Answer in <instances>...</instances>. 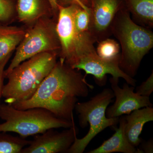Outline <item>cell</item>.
<instances>
[{
  "label": "cell",
  "mask_w": 153,
  "mask_h": 153,
  "mask_svg": "<svg viewBox=\"0 0 153 153\" xmlns=\"http://www.w3.org/2000/svg\"><path fill=\"white\" fill-rule=\"evenodd\" d=\"M79 71L60 59L31 98L11 105L19 110L42 108L71 121L78 97H86L94 88Z\"/></svg>",
  "instance_id": "obj_1"
},
{
  "label": "cell",
  "mask_w": 153,
  "mask_h": 153,
  "mask_svg": "<svg viewBox=\"0 0 153 153\" xmlns=\"http://www.w3.org/2000/svg\"><path fill=\"white\" fill-rule=\"evenodd\" d=\"M111 32L118 40L121 48L120 67L134 78L143 58L152 48L153 33L149 28L136 24L125 6L116 15Z\"/></svg>",
  "instance_id": "obj_2"
},
{
  "label": "cell",
  "mask_w": 153,
  "mask_h": 153,
  "mask_svg": "<svg viewBox=\"0 0 153 153\" xmlns=\"http://www.w3.org/2000/svg\"><path fill=\"white\" fill-rule=\"evenodd\" d=\"M58 53L43 52L23 61L5 76L3 86L5 102L13 104L30 99L57 63Z\"/></svg>",
  "instance_id": "obj_3"
},
{
  "label": "cell",
  "mask_w": 153,
  "mask_h": 153,
  "mask_svg": "<svg viewBox=\"0 0 153 153\" xmlns=\"http://www.w3.org/2000/svg\"><path fill=\"white\" fill-rule=\"evenodd\" d=\"M0 118L5 122L0 124V132L16 133L26 138L43 133L51 128H68L74 124L57 117L51 111L42 108L25 110L15 108L12 105H0Z\"/></svg>",
  "instance_id": "obj_4"
},
{
  "label": "cell",
  "mask_w": 153,
  "mask_h": 153,
  "mask_svg": "<svg viewBox=\"0 0 153 153\" xmlns=\"http://www.w3.org/2000/svg\"><path fill=\"white\" fill-rule=\"evenodd\" d=\"M114 97L112 89L106 88L88 101L77 102L74 110L78 115L79 125L84 128L88 124L89 129L82 138L75 137L67 153H83L88 144L100 133L108 127L116 128L119 117L108 118L105 114L107 108Z\"/></svg>",
  "instance_id": "obj_5"
},
{
  "label": "cell",
  "mask_w": 153,
  "mask_h": 153,
  "mask_svg": "<svg viewBox=\"0 0 153 153\" xmlns=\"http://www.w3.org/2000/svg\"><path fill=\"white\" fill-rule=\"evenodd\" d=\"M56 26V22L45 16L38 19L26 30L8 67L5 69L4 76L23 61L38 54L56 52L58 55L60 44Z\"/></svg>",
  "instance_id": "obj_6"
},
{
  "label": "cell",
  "mask_w": 153,
  "mask_h": 153,
  "mask_svg": "<svg viewBox=\"0 0 153 153\" xmlns=\"http://www.w3.org/2000/svg\"><path fill=\"white\" fill-rule=\"evenodd\" d=\"M75 4L59 5L56 31L60 44L58 57L72 66L88 52L95 49V40L91 36L79 34L74 27L73 11Z\"/></svg>",
  "instance_id": "obj_7"
},
{
  "label": "cell",
  "mask_w": 153,
  "mask_h": 153,
  "mask_svg": "<svg viewBox=\"0 0 153 153\" xmlns=\"http://www.w3.org/2000/svg\"><path fill=\"white\" fill-rule=\"evenodd\" d=\"M119 61L120 60L109 61L102 59L94 49L81 56L71 67L78 70H83L85 76L92 75L96 83L100 86L105 85L106 75L110 74L115 79L123 78L129 85L135 87L136 80L120 69Z\"/></svg>",
  "instance_id": "obj_8"
},
{
  "label": "cell",
  "mask_w": 153,
  "mask_h": 153,
  "mask_svg": "<svg viewBox=\"0 0 153 153\" xmlns=\"http://www.w3.org/2000/svg\"><path fill=\"white\" fill-rule=\"evenodd\" d=\"M90 32L95 42L108 38L116 15L125 6L123 0H89Z\"/></svg>",
  "instance_id": "obj_9"
},
{
  "label": "cell",
  "mask_w": 153,
  "mask_h": 153,
  "mask_svg": "<svg viewBox=\"0 0 153 153\" xmlns=\"http://www.w3.org/2000/svg\"><path fill=\"white\" fill-rule=\"evenodd\" d=\"M49 129L43 133L35 135L30 144L21 153H67L77 136L78 129L75 123L61 132Z\"/></svg>",
  "instance_id": "obj_10"
},
{
  "label": "cell",
  "mask_w": 153,
  "mask_h": 153,
  "mask_svg": "<svg viewBox=\"0 0 153 153\" xmlns=\"http://www.w3.org/2000/svg\"><path fill=\"white\" fill-rule=\"evenodd\" d=\"M110 82L116 99L114 104L107 108V117H119L123 114H130L136 110L152 106L149 97L134 92V86H129L126 82L121 88L118 85L119 79L113 77L110 79Z\"/></svg>",
  "instance_id": "obj_11"
},
{
  "label": "cell",
  "mask_w": 153,
  "mask_h": 153,
  "mask_svg": "<svg viewBox=\"0 0 153 153\" xmlns=\"http://www.w3.org/2000/svg\"><path fill=\"white\" fill-rule=\"evenodd\" d=\"M125 134L128 141L135 147L139 146L140 138L145 124L153 120V108L146 107L136 110L125 116Z\"/></svg>",
  "instance_id": "obj_12"
},
{
  "label": "cell",
  "mask_w": 153,
  "mask_h": 153,
  "mask_svg": "<svg viewBox=\"0 0 153 153\" xmlns=\"http://www.w3.org/2000/svg\"><path fill=\"white\" fill-rule=\"evenodd\" d=\"M16 9L19 21L26 24H34L53 13L48 0H17Z\"/></svg>",
  "instance_id": "obj_13"
},
{
  "label": "cell",
  "mask_w": 153,
  "mask_h": 153,
  "mask_svg": "<svg viewBox=\"0 0 153 153\" xmlns=\"http://www.w3.org/2000/svg\"><path fill=\"white\" fill-rule=\"evenodd\" d=\"M126 120L125 116L119 117V127L108 139L105 141L99 147L88 153H137V149L131 144L125 134Z\"/></svg>",
  "instance_id": "obj_14"
},
{
  "label": "cell",
  "mask_w": 153,
  "mask_h": 153,
  "mask_svg": "<svg viewBox=\"0 0 153 153\" xmlns=\"http://www.w3.org/2000/svg\"><path fill=\"white\" fill-rule=\"evenodd\" d=\"M26 32L23 28L0 24V62L16 49Z\"/></svg>",
  "instance_id": "obj_15"
},
{
  "label": "cell",
  "mask_w": 153,
  "mask_h": 153,
  "mask_svg": "<svg viewBox=\"0 0 153 153\" xmlns=\"http://www.w3.org/2000/svg\"><path fill=\"white\" fill-rule=\"evenodd\" d=\"M125 6L137 22L146 27H153V0H126Z\"/></svg>",
  "instance_id": "obj_16"
},
{
  "label": "cell",
  "mask_w": 153,
  "mask_h": 153,
  "mask_svg": "<svg viewBox=\"0 0 153 153\" xmlns=\"http://www.w3.org/2000/svg\"><path fill=\"white\" fill-rule=\"evenodd\" d=\"M6 133L0 132V153H21L22 150L30 144V140Z\"/></svg>",
  "instance_id": "obj_17"
},
{
  "label": "cell",
  "mask_w": 153,
  "mask_h": 153,
  "mask_svg": "<svg viewBox=\"0 0 153 153\" xmlns=\"http://www.w3.org/2000/svg\"><path fill=\"white\" fill-rule=\"evenodd\" d=\"M96 51L97 55L102 59L109 61L120 60V46L114 39L107 38L98 42Z\"/></svg>",
  "instance_id": "obj_18"
},
{
  "label": "cell",
  "mask_w": 153,
  "mask_h": 153,
  "mask_svg": "<svg viewBox=\"0 0 153 153\" xmlns=\"http://www.w3.org/2000/svg\"><path fill=\"white\" fill-rule=\"evenodd\" d=\"M74 27L79 34L91 36L90 32V13L75 4L73 11Z\"/></svg>",
  "instance_id": "obj_19"
},
{
  "label": "cell",
  "mask_w": 153,
  "mask_h": 153,
  "mask_svg": "<svg viewBox=\"0 0 153 153\" xmlns=\"http://www.w3.org/2000/svg\"><path fill=\"white\" fill-rule=\"evenodd\" d=\"M15 9L14 0H0V24L10 20L13 16Z\"/></svg>",
  "instance_id": "obj_20"
},
{
  "label": "cell",
  "mask_w": 153,
  "mask_h": 153,
  "mask_svg": "<svg viewBox=\"0 0 153 153\" xmlns=\"http://www.w3.org/2000/svg\"><path fill=\"white\" fill-rule=\"evenodd\" d=\"M153 91V73L146 80L144 81L136 89V92L140 95L149 97Z\"/></svg>",
  "instance_id": "obj_21"
},
{
  "label": "cell",
  "mask_w": 153,
  "mask_h": 153,
  "mask_svg": "<svg viewBox=\"0 0 153 153\" xmlns=\"http://www.w3.org/2000/svg\"><path fill=\"white\" fill-rule=\"evenodd\" d=\"M12 55V53L9 54L0 62V100H1V97H2V91L3 85H4L5 68Z\"/></svg>",
  "instance_id": "obj_22"
},
{
  "label": "cell",
  "mask_w": 153,
  "mask_h": 153,
  "mask_svg": "<svg viewBox=\"0 0 153 153\" xmlns=\"http://www.w3.org/2000/svg\"><path fill=\"white\" fill-rule=\"evenodd\" d=\"M140 148L137 149V153H153V141L150 139L147 141H141Z\"/></svg>",
  "instance_id": "obj_23"
},
{
  "label": "cell",
  "mask_w": 153,
  "mask_h": 153,
  "mask_svg": "<svg viewBox=\"0 0 153 153\" xmlns=\"http://www.w3.org/2000/svg\"><path fill=\"white\" fill-rule=\"evenodd\" d=\"M48 1H49V4H50V6H51L52 13L55 16H57L59 4L57 3V0H48Z\"/></svg>",
  "instance_id": "obj_24"
},
{
  "label": "cell",
  "mask_w": 153,
  "mask_h": 153,
  "mask_svg": "<svg viewBox=\"0 0 153 153\" xmlns=\"http://www.w3.org/2000/svg\"><path fill=\"white\" fill-rule=\"evenodd\" d=\"M82 4H83L85 5V6H86V7H88L89 8V1H90L89 0H79Z\"/></svg>",
  "instance_id": "obj_25"
}]
</instances>
